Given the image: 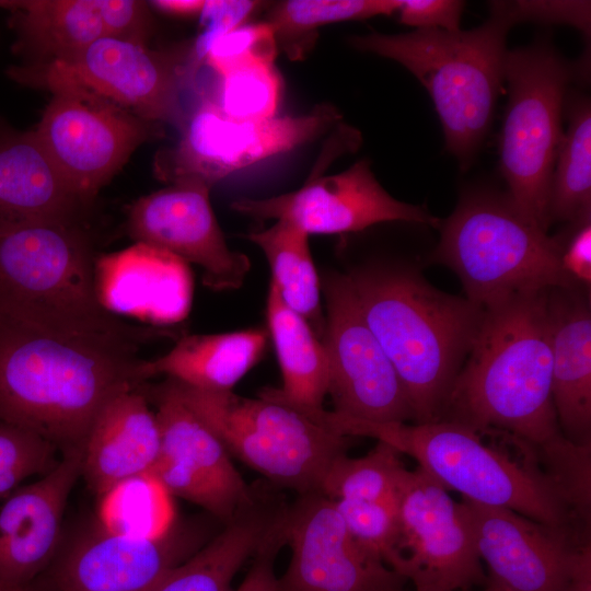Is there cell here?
I'll use <instances>...</instances> for the list:
<instances>
[{"label":"cell","instance_id":"ee69618b","mask_svg":"<svg viewBox=\"0 0 591 591\" xmlns=\"http://www.w3.org/2000/svg\"><path fill=\"white\" fill-rule=\"evenodd\" d=\"M564 591H591V541L572 547Z\"/></svg>","mask_w":591,"mask_h":591},{"label":"cell","instance_id":"1f68e13d","mask_svg":"<svg viewBox=\"0 0 591 591\" xmlns=\"http://www.w3.org/2000/svg\"><path fill=\"white\" fill-rule=\"evenodd\" d=\"M171 499L153 473L130 476L99 496V525L128 538L161 537L175 522Z\"/></svg>","mask_w":591,"mask_h":591},{"label":"cell","instance_id":"5bb4252c","mask_svg":"<svg viewBox=\"0 0 591 591\" xmlns=\"http://www.w3.org/2000/svg\"><path fill=\"white\" fill-rule=\"evenodd\" d=\"M405 558L403 576L416 591H468L485 587L467 506L417 467L406 468L397 496Z\"/></svg>","mask_w":591,"mask_h":591},{"label":"cell","instance_id":"9c48e42d","mask_svg":"<svg viewBox=\"0 0 591 591\" xmlns=\"http://www.w3.org/2000/svg\"><path fill=\"white\" fill-rule=\"evenodd\" d=\"M570 66L546 43L508 50L503 79L508 104L500 137V167L508 196L547 232L549 195L561 139V112Z\"/></svg>","mask_w":591,"mask_h":591},{"label":"cell","instance_id":"7a4b0ae2","mask_svg":"<svg viewBox=\"0 0 591 591\" xmlns=\"http://www.w3.org/2000/svg\"><path fill=\"white\" fill-rule=\"evenodd\" d=\"M549 290L484 308L440 420L542 448L563 436L552 392Z\"/></svg>","mask_w":591,"mask_h":591},{"label":"cell","instance_id":"b9f144b4","mask_svg":"<svg viewBox=\"0 0 591 591\" xmlns=\"http://www.w3.org/2000/svg\"><path fill=\"white\" fill-rule=\"evenodd\" d=\"M258 4L257 1H205L200 12L204 30L196 38L197 44L208 51L217 38L244 24Z\"/></svg>","mask_w":591,"mask_h":591},{"label":"cell","instance_id":"ab89813d","mask_svg":"<svg viewBox=\"0 0 591 591\" xmlns=\"http://www.w3.org/2000/svg\"><path fill=\"white\" fill-rule=\"evenodd\" d=\"M105 35L147 45L151 18L147 2L100 0Z\"/></svg>","mask_w":591,"mask_h":591},{"label":"cell","instance_id":"f546056e","mask_svg":"<svg viewBox=\"0 0 591 591\" xmlns=\"http://www.w3.org/2000/svg\"><path fill=\"white\" fill-rule=\"evenodd\" d=\"M246 237L265 254L271 283L281 300L308 322H318L320 281L309 246V234L277 220L271 227L250 232Z\"/></svg>","mask_w":591,"mask_h":591},{"label":"cell","instance_id":"8d00e7d4","mask_svg":"<svg viewBox=\"0 0 591 591\" xmlns=\"http://www.w3.org/2000/svg\"><path fill=\"white\" fill-rule=\"evenodd\" d=\"M278 47L267 22L244 23L217 38L205 59L218 77L253 62L274 63Z\"/></svg>","mask_w":591,"mask_h":591},{"label":"cell","instance_id":"30bf717a","mask_svg":"<svg viewBox=\"0 0 591 591\" xmlns=\"http://www.w3.org/2000/svg\"><path fill=\"white\" fill-rule=\"evenodd\" d=\"M198 71L192 45L154 50L104 36L68 58L42 67L12 66L7 73L28 86L73 83L143 119L167 123L179 130L192 109L184 97L195 89Z\"/></svg>","mask_w":591,"mask_h":591},{"label":"cell","instance_id":"2e32d148","mask_svg":"<svg viewBox=\"0 0 591 591\" xmlns=\"http://www.w3.org/2000/svg\"><path fill=\"white\" fill-rule=\"evenodd\" d=\"M285 533L291 558L277 591H404L408 581L361 547L320 493L287 505Z\"/></svg>","mask_w":591,"mask_h":591},{"label":"cell","instance_id":"f1b7e54d","mask_svg":"<svg viewBox=\"0 0 591 591\" xmlns=\"http://www.w3.org/2000/svg\"><path fill=\"white\" fill-rule=\"evenodd\" d=\"M568 128L563 134L552 176L549 219L571 224L591 219V107L584 96L567 104Z\"/></svg>","mask_w":591,"mask_h":591},{"label":"cell","instance_id":"7dc6e473","mask_svg":"<svg viewBox=\"0 0 591 591\" xmlns=\"http://www.w3.org/2000/svg\"><path fill=\"white\" fill-rule=\"evenodd\" d=\"M468 591H472V590H468Z\"/></svg>","mask_w":591,"mask_h":591},{"label":"cell","instance_id":"f35d334b","mask_svg":"<svg viewBox=\"0 0 591 591\" xmlns=\"http://www.w3.org/2000/svg\"><path fill=\"white\" fill-rule=\"evenodd\" d=\"M275 520L253 555V563L241 584L232 591H277L278 577L275 573L276 558L287 545L285 533V510Z\"/></svg>","mask_w":591,"mask_h":591},{"label":"cell","instance_id":"d590c367","mask_svg":"<svg viewBox=\"0 0 591 591\" xmlns=\"http://www.w3.org/2000/svg\"><path fill=\"white\" fill-rule=\"evenodd\" d=\"M59 450L49 440L24 426L0 420V499L34 475H46L58 464Z\"/></svg>","mask_w":591,"mask_h":591},{"label":"cell","instance_id":"ffe728a7","mask_svg":"<svg viewBox=\"0 0 591 591\" xmlns=\"http://www.w3.org/2000/svg\"><path fill=\"white\" fill-rule=\"evenodd\" d=\"M487 567L484 591H564L572 547L591 541L507 508L462 499Z\"/></svg>","mask_w":591,"mask_h":591},{"label":"cell","instance_id":"ba28073f","mask_svg":"<svg viewBox=\"0 0 591 591\" xmlns=\"http://www.w3.org/2000/svg\"><path fill=\"white\" fill-rule=\"evenodd\" d=\"M173 391L217 434L230 456L277 487L298 495L320 493L331 464L348 438L274 399L232 391L195 389L166 378Z\"/></svg>","mask_w":591,"mask_h":591},{"label":"cell","instance_id":"60d3db41","mask_svg":"<svg viewBox=\"0 0 591 591\" xmlns=\"http://www.w3.org/2000/svg\"><path fill=\"white\" fill-rule=\"evenodd\" d=\"M464 2L459 0H397L399 21L417 30H460Z\"/></svg>","mask_w":591,"mask_h":591},{"label":"cell","instance_id":"277c9868","mask_svg":"<svg viewBox=\"0 0 591 591\" xmlns=\"http://www.w3.org/2000/svg\"><path fill=\"white\" fill-rule=\"evenodd\" d=\"M310 419L345 437H370L412 456L447 490L468 501L507 508L541 524L579 536L591 535L549 478L534 449L522 442L518 457L483 440L467 426L439 420L424 424L372 422L321 409Z\"/></svg>","mask_w":591,"mask_h":591},{"label":"cell","instance_id":"836d02e7","mask_svg":"<svg viewBox=\"0 0 591 591\" xmlns=\"http://www.w3.org/2000/svg\"><path fill=\"white\" fill-rule=\"evenodd\" d=\"M281 79L275 63L253 62L219 77L213 102L223 114L236 120H263L277 113Z\"/></svg>","mask_w":591,"mask_h":591},{"label":"cell","instance_id":"ac0fdd59","mask_svg":"<svg viewBox=\"0 0 591 591\" xmlns=\"http://www.w3.org/2000/svg\"><path fill=\"white\" fill-rule=\"evenodd\" d=\"M199 525L174 522L161 537L136 540L100 525L61 548L46 571L58 591H153L207 542Z\"/></svg>","mask_w":591,"mask_h":591},{"label":"cell","instance_id":"4fadbf2b","mask_svg":"<svg viewBox=\"0 0 591 591\" xmlns=\"http://www.w3.org/2000/svg\"><path fill=\"white\" fill-rule=\"evenodd\" d=\"M322 291L333 412L372 422L414 421L405 387L362 314L349 275H326Z\"/></svg>","mask_w":591,"mask_h":591},{"label":"cell","instance_id":"484cf974","mask_svg":"<svg viewBox=\"0 0 591 591\" xmlns=\"http://www.w3.org/2000/svg\"><path fill=\"white\" fill-rule=\"evenodd\" d=\"M267 337L264 328L185 336L165 355L142 360L139 375L143 382L166 375L199 390L232 391L262 358Z\"/></svg>","mask_w":591,"mask_h":591},{"label":"cell","instance_id":"bcb514c9","mask_svg":"<svg viewBox=\"0 0 591 591\" xmlns=\"http://www.w3.org/2000/svg\"><path fill=\"white\" fill-rule=\"evenodd\" d=\"M0 591H58L47 573L24 584H4L0 582Z\"/></svg>","mask_w":591,"mask_h":591},{"label":"cell","instance_id":"7c38bea8","mask_svg":"<svg viewBox=\"0 0 591 591\" xmlns=\"http://www.w3.org/2000/svg\"><path fill=\"white\" fill-rule=\"evenodd\" d=\"M53 96L32 130L59 174L89 206L142 143L163 136L143 119L96 93L53 83Z\"/></svg>","mask_w":591,"mask_h":591},{"label":"cell","instance_id":"9a60e30c","mask_svg":"<svg viewBox=\"0 0 591 591\" xmlns=\"http://www.w3.org/2000/svg\"><path fill=\"white\" fill-rule=\"evenodd\" d=\"M143 391L157 406L161 438L152 473L171 497L193 502L225 524L254 500L256 489L244 482L217 434L167 380L143 385Z\"/></svg>","mask_w":591,"mask_h":591},{"label":"cell","instance_id":"3957f363","mask_svg":"<svg viewBox=\"0 0 591 591\" xmlns=\"http://www.w3.org/2000/svg\"><path fill=\"white\" fill-rule=\"evenodd\" d=\"M362 314L396 370L414 422L441 419L484 308L444 293L412 268L349 274Z\"/></svg>","mask_w":591,"mask_h":591},{"label":"cell","instance_id":"c3c4849f","mask_svg":"<svg viewBox=\"0 0 591 591\" xmlns=\"http://www.w3.org/2000/svg\"><path fill=\"white\" fill-rule=\"evenodd\" d=\"M405 591V590H404Z\"/></svg>","mask_w":591,"mask_h":591},{"label":"cell","instance_id":"8992f818","mask_svg":"<svg viewBox=\"0 0 591 591\" xmlns=\"http://www.w3.org/2000/svg\"><path fill=\"white\" fill-rule=\"evenodd\" d=\"M0 312L70 334L138 339L101 303L90 241L77 221L0 234Z\"/></svg>","mask_w":591,"mask_h":591},{"label":"cell","instance_id":"8fae6325","mask_svg":"<svg viewBox=\"0 0 591 591\" xmlns=\"http://www.w3.org/2000/svg\"><path fill=\"white\" fill-rule=\"evenodd\" d=\"M341 115L323 103L304 115L236 120L202 93L179 129L177 142L155 159L157 175L175 183L195 179L212 187L222 178L305 146L337 127Z\"/></svg>","mask_w":591,"mask_h":591},{"label":"cell","instance_id":"d6a6232c","mask_svg":"<svg viewBox=\"0 0 591 591\" xmlns=\"http://www.w3.org/2000/svg\"><path fill=\"white\" fill-rule=\"evenodd\" d=\"M401 453L378 441L366 455H339L331 464L320 494L332 500L394 501L406 471Z\"/></svg>","mask_w":591,"mask_h":591},{"label":"cell","instance_id":"83f0119b","mask_svg":"<svg viewBox=\"0 0 591 591\" xmlns=\"http://www.w3.org/2000/svg\"><path fill=\"white\" fill-rule=\"evenodd\" d=\"M266 315L283 383L278 389H263L258 396L283 403L299 412L324 408L329 369L323 343L314 335L309 322L281 300L271 282Z\"/></svg>","mask_w":591,"mask_h":591},{"label":"cell","instance_id":"d6986e66","mask_svg":"<svg viewBox=\"0 0 591 591\" xmlns=\"http://www.w3.org/2000/svg\"><path fill=\"white\" fill-rule=\"evenodd\" d=\"M211 187L185 179L139 198L129 209L127 227L137 242L198 265L213 290L242 286L248 257L232 251L212 211Z\"/></svg>","mask_w":591,"mask_h":591},{"label":"cell","instance_id":"74e56055","mask_svg":"<svg viewBox=\"0 0 591 591\" xmlns=\"http://www.w3.org/2000/svg\"><path fill=\"white\" fill-rule=\"evenodd\" d=\"M514 21L568 24L590 33L589 1H507Z\"/></svg>","mask_w":591,"mask_h":591},{"label":"cell","instance_id":"52a82bcc","mask_svg":"<svg viewBox=\"0 0 591 591\" xmlns=\"http://www.w3.org/2000/svg\"><path fill=\"white\" fill-rule=\"evenodd\" d=\"M433 260L460 278L466 299L486 308L514 294L573 288L561 266L563 237H552L488 189L466 193L440 224Z\"/></svg>","mask_w":591,"mask_h":591},{"label":"cell","instance_id":"5b68a950","mask_svg":"<svg viewBox=\"0 0 591 591\" xmlns=\"http://www.w3.org/2000/svg\"><path fill=\"white\" fill-rule=\"evenodd\" d=\"M513 25L506 1H493L489 19L470 31L373 32L349 43L401 63L419 80L433 101L448 151L466 167L493 120L503 80L506 38Z\"/></svg>","mask_w":591,"mask_h":591},{"label":"cell","instance_id":"e575fe53","mask_svg":"<svg viewBox=\"0 0 591 591\" xmlns=\"http://www.w3.org/2000/svg\"><path fill=\"white\" fill-rule=\"evenodd\" d=\"M352 538L403 576L405 558L397 500H333Z\"/></svg>","mask_w":591,"mask_h":591},{"label":"cell","instance_id":"4dcf8cb0","mask_svg":"<svg viewBox=\"0 0 591 591\" xmlns=\"http://www.w3.org/2000/svg\"><path fill=\"white\" fill-rule=\"evenodd\" d=\"M397 0H287L273 7L266 21L278 50L292 61L314 48L318 28L332 23L396 13Z\"/></svg>","mask_w":591,"mask_h":591},{"label":"cell","instance_id":"44dd1931","mask_svg":"<svg viewBox=\"0 0 591 591\" xmlns=\"http://www.w3.org/2000/svg\"><path fill=\"white\" fill-rule=\"evenodd\" d=\"M81 463L82 450L61 454L54 470L5 498L0 509L1 583L24 584L51 567L63 543V513Z\"/></svg>","mask_w":591,"mask_h":591},{"label":"cell","instance_id":"7402d4cb","mask_svg":"<svg viewBox=\"0 0 591 591\" xmlns=\"http://www.w3.org/2000/svg\"><path fill=\"white\" fill-rule=\"evenodd\" d=\"M143 384L114 394L89 428L82 445L81 477L97 497L125 478L154 470L160 429Z\"/></svg>","mask_w":591,"mask_h":591},{"label":"cell","instance_id":"7bdbcfd3","mask_svg":"<svg viewBox=\"0 0 591 591\" xmlns=\"http://www.w3.org/2000/svg\"><path fill=\"white\" fill-rule=\"evenodd\" d=\"M563 237L561 266L577 285H591V219L572 224L569 236Z\"/></svg>","mask_w":591,"mask_h":591},{"label":"cell","instance_id":"d4e9b609","mask_svg":"<svg viewBox=\"0 0 591 591\" xmlns=\"http://www.w3.org/2000/svg\"><path fill=\"white\" fill-rule=\"evenodd\" d=\"M256 489L254 500L185 561L172 569L153 591H232L231 582L254 555L286 506Z\"/></svg>","mask_w":591,"mask_h":591},{"label":"cell","instance_id":"603a6c76","mask_svg":"<svg viewBox=\"0 0 591 591\" xmlns=\"http://www.w3.org/2000/svg\"><path fill=\"white\" fill-rule=\"evenodd\" d=\"M552 326V392L560 431L579 445H591V312L573 288L548 293Z\"/></svg>","mask_w":591,"mask_h":591},{"label":"cell","instance_id":"4316f807","mask_svg":"<svg viewBox=\"0 0 591 591\" xmlns=\"http://www.w3.org/2000/svg\"><path fill=\"white\" fill-rule=\"evenodd\" d=\"M0 7L10 11L20 66H47L106 36L100 0L0 1Z\"/></svg>","mask_w":591,"mask_h":591},{"label":"cell","instance_id":"e0dca14e","mask_svg":"<svg viewBox=\"0 0 591 591\" xmlns=\"http://www.w3.org/2000/svg\"><path fill=\"white\" fill-rule=\"evenodd\" d=\"M231 208L257 220L289 222L309 235L358 232L387 221L440 225L425 208L392 197L366 159L338 174L312 175L297 190L262 199L241 198Z\"/></svg>","mask_w":591,"mask_h":591},{"label":"cell","instance_id":"f6af8a7d","mask_svg":"<svg viewBox=\"0 0 591 591\" xmlns=\"http://www.w3.org/2000/svg\"><path fill=\"white\" fill-rule=\"evenodd\" d=\"M154 8L170 14L195 15L200 14L205 1L201 0H159L150 2Z\"/></svg>","mask_w":591,"mask_h":591},{"label":"cell","instance_id":"cb8c5ba5","mask_svg":"<svg viewBox=\"0 0 591 591\" xmlns=\"http://www.w3.org/2000/svg\"><path fill=\"white\" fill-rule=\"evenodd\" d=\"M84 207L32 130L0 139V234L33 224L73 222Z\"/></svg>","mask_w":591,"mask_h":591},{"label":"cell","instance_id":"6da1fadb","mask_svg":"<svg viewBox=\"0 0 591 591\" xmlns=\"http://www.w3.org/2000/svg\"><path fill=\"white\" fill-rule=\"evenodd\" d=\"M137 340L59 332L0 312V420L36 431L60 454L82 450L105 402L144 383Z\"/></svg>","mask_w":591,"mask_h":591}]
</instances>
